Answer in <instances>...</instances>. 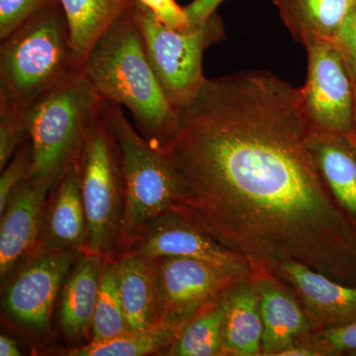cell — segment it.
<instances>
[{"mask_svg":"<svg viewBox=\"0 0 356 356\" xmlns=\"http://www.w3.org/2000/svg\"><path fill=\"white\" fill-rule=\"evenodd\" d=\"M168 145L186 205L229 250L356 287V232L308 145L300 88L264 70L208 79Z\"/></svg>","mask_w":356,"mask_h":356,"instance_id":"obj_1","label":"cell"},{"mask_svg":"<svg viewBox=\"0 0 356 356\" xmlns=\"http://www.w3.org/2000/svg\"><path fill=\"white\" fill-rule=\"evenodd\" d=\"M83 72L103 100L130 112L145 139L168 147L177 132V111L149 63L132 7L97 40Z\"/></svg>","mask_w":356,"mask_h":356,"instance_id":"obj_2","label":"cell"},{"mask_svg":"<svg viewBox=\"0 0 356 356\" xmlns=\"http://www.w3.org/2000/svg\"><path fill=\"white\" fill-rule=\"evenodd\" d=\"M102 114L116 140L125 186L118 257L149 224L186 206L187 191L168 149L154 147L145 139L120 105L103 100Z\"/></svg>","mask_w":356,"mask_h":356,"instance_id":"obj_3","label":"cell"},{"mask_svg":"<svg viewBox=\"0 0 356 356\" xmlns=\"http://www.w3.org/2000/svg\"><path fill=\"white\" fill-rule=\"evenodd\" d=\"M83 70L60 2L1 40L0 102L27 109L44 93Z\"/></svg>","mask_w":356,"mask_h":356,"instance_id":"obj_4","label":"cell"},{"mask_svg":"<svg viewBox=\"0 0 356 356\" xmlns=\"http://www.w3.org/2000/svg\"><path fill=\"white\" fill-rule=\"evenodd\" d=\"M102 104L83 70L24 110L32 146L30 179L53 188L79 159L89 131L102 115Z\"/></svg>","mask_w":356,"mask_h":356,"instance_id":"obj_5","label":"cell"},{"mask_svg":"<svg viewBox=\"0 0 356 356\" xmlns=\"http://www.w3.org/2000/svg\"><path fill=\"white\" fill-rule=\"evenodd\" d=\"M132 14L145 49L166 97L175 109L191 102L206 81L203 55L224 37V23L217 13L185 31L161 22L146 6L133 2Z\"/></svg>","mask_w":356,"mask_h":356,"instance_id":"obj_6","label":"cell"},{"mask_svg":"<svg viewBox=\"0 0 356 356\" xmlns=\"http://www.w3.org/2000/svg\"><path fill=\"white\" fill-rule=\"evenodd\" d=\"M79 165L88 222L86 252L102 257H116L125 209V186L116 140L102 112L84 140Z\"/></svg>","mask_w":356,"mask_h":356,"instance_id":"obj_7","label":"cell"},{"mask_svg":"<svg viewBox=\"0 0 356 356\" xmlns=\"http://www.w3.org/2000/svg\"><path fill=\"white\" fill-rule=\"evenodd\" d=\"M81 252H37L2 281V317L32 339L51 332L54 307L70 268Z\"/></svg>","mask_w":356,"mask_h":356,"instance_id":"obj_8","label":"cell"},{"mask_svg":"<svg viewBox=\"0 0 356 356\" xmlns=\"http://www.w3.org/2000/svg\"><path fill=\"white\" fill-rule=\"evenodd\" d=\"M154 259L161 287V325L179 331L250 273V269L245 273L225 270L191 257Z\"/></svg>","mask_w":356,"mask_h":356,"instance_id":"obj_9","label":"cell"},{"mask_svg":"<svg viewBox=\"0 0 356 356\" xmlns=\"http://www.w3.org/2000/svg\"><path fill=\"white\" fill-rule=\"evenodd\" d=\"M305 48L308 76L300 93L311 128L353 135L355 84L343 56L331 42H315Z\"/></svg>","mask_w":356,"mask_h":356,"instance_id":"obj_10","label":"cell"},{"mask_svg":"<svg viewBox=\"0 0 356 356\" xmlns=\"http://www.w3.org/2000/svg\"><path fill=\"white\" fill-rule=\"evenodd\" d=\"M122 255L191 257L225 270L245 273L250 269L248 259L222 245L187 205L149 224Z\"/></svg>","mask_w":356,"mask_h":356,"instance_id":"obj_11","label":"cell"},{"mask_svg":"<svg viewBox=\"0 0 356 356\" xmlns=\"http://www.w3.org/2000/svg\"><path fill=\"white\" fill-rule=\"evenodd\" d=\"M248 261L264 323L261 356H280L308 341L315 330L294 290L261 262Z\"/></svg>","mask_w":356,"mask_h":356,"instance_id":"obj_12","label":"cell"},{"mask_svg":"<svg viewBox=\"0 0 356 356\" xmlns=\"http://www.w3.org/2000/svg\"><path fill=\"white\" fill-rule=\"evenodd\" d=\"M86 250L88 222L77 159L63 172L47 196L33 252Z\"/></svg>","mask_w":356,"mask_h":356,"instance_id":"obj_13","label":"cell"},{"mask_svg":"<svg viewBox=\"0 0 356 356\" xmlns=\"http://www.w3.org/2000/svg\"><path fill=\"white\" fill-rule=\"evenodd\" d=\"M267 267L296 293L315 332L356 321V287L337 282L296 261Z\"/></svg>","mask_w":356,"mask_h":356,"instance_id":"obj_14","label":"cell"},{"mask_svg":"<svg viewBox=\"0 0 356 356\" xmlns=\"http://www.w3.org/2000/svg\"><path fill=\"white\" fill-rule=\"evenodd\" d=\"M51 187L27 178L0 214V278L6 280L34 252L44 201Z\"/></svg>","mask_w":356,"mask_h":356,"instance_id":"obj_15","label":"cell"},{"mask_svg":"<svg viewBox=\"0 0 356 356\" xmlns=\"http://www.w3.org/2000/svg\"><path fill=\"white\" fill-rule=\"evenodd\" d=\"M308 145L337 208L356 232V139L311 129Z\"/></svg>","mask_w":356,"mask_h":356,"instance_id":"obj_16","label":"cell"},{"mask_svg":"<svg viewBox=\"0 0 356 356\" xmlns=\"http://www.w3.org/2000/svg\"><path fill=\"white\" fill-rule=\"evenodd\" d=\"M102 259L92 252H81L60 289L58 323L60 331L70 343H89L92 337Z\"/></svg>","mask_w":356,"mask_h":356,"instance_id":"obj_17","label":"cell"},{"mask_svg":"<svg viewBox=\"0 0 356 356\" xmlns=\"http://www.w3.org/2000/svg\"><path fill=\"white\" fill-rule=\"evenodd\" d=\"M119 288L129 331L161 325V295L154 257H119Z\"/></svg>","mask_w":356,"mask_h":356,"instance_id":"obj_18","label":"cell"},{"mask_svg":"<svg viewBox=\"0 0 356 356\" xmlns=\"http://www.w3.org/2000/svg\"><path fill=\"white\" fill-rule=\"evenodd\" d=\"M281 20L297 43L332 42L355 10L356 0H273Z\"/></svg>","mask_w":356,"mask_h":356,"instance_id":"obj_19","label":"cell"},{"mask_svg":"<svg viewBox=\"0 0 356 356\" xmlns=\"http://www.w3.org/2000/svg\"><path fill=\"white\" fill-rule=\"evenodd\" d=\"M222 331V356H261L264 323L250 273L228 293Z\"/></svg>","mask_w":356,"mask_h":356,"instance_id":"obj_20","label":"cell"},{"mask_svg":"<svg viewBox=\"0 0 356 356\" xmlns=\"http://www.w3.org/2000/svg\"><path fill=\"white\" fill-rule=\"evenodd\" d=\"M69 25L72 50L84 65L97 40L133 6L132 0H58Z\"/></svg>","mask_w":356,"mask_h":356,"instance_id":"obj_21","label":"cell"},{"mask_svg":"<svg viewBox=\"0 0 356 356\" xmlns=\"http://www.w3.org/2000/svg\"><path fill=\"white\" fill-rule=\"evenodd\" d=\"M228 293L216 303L189 321L180 330L177 339L163 355L222 356V329Z\"/></svg>","mask_w":356,"mask_h":356,"instance_id":"obj_22","label":"cell"},{"mask_svg":"<svg viewBox=\"0 0 356 356\" xmlns=\"http://www.w3.org/2000/svg\"><path fill=\"white\" fill-rule=\"evenodd\" d=\"M179 330L161 325L147 331H129L102 341H89L76 348L58 350L69 356H143L163 355L172 346Z\"/></svg>","mask_w":356,"mask_h":356,"instance_id":"obj_23","label":"cell"},{"mask_svg":"<svg viewBox=\"0 0 356 356\" xmlns=\"http://www.w3.org/2000/svg\"><path fill=\"white\" fill-rule=\"evenodd\" d=\"M127 332L119 288V259L103 257L90 341H105Z\"/></svg>","mask_w":356,"mask_h":356,"instance_id":"obj_24","label":"cell"},{"mask_svg":"<svg viewBox=\"0 0 356 356\" xmlns=\"http://www.w3.org/2000/svg\"><path fill=\"white\" fill-rule=\"evenodd\" d=\"M29 139L25 111L0 102V170H3L14 154Z\"/></svg>","mask_w":356,"mask_h":356,"instance_id":"obj_25","label":"cell"},{"mask_svg":"<svg viewBox=\"0 0 356 356\" xmlns=\"http://www.w3.org/2000/svg\"><path fill=\"white\" fill-rule=\"evenodd\" d=\"M57 3L58 0H0V40Z\"/></svg>","mask_w":356,"mask_h":356,"instance_id":"obj_26","label":"cell"},{"mask_svg":"<svg viewBox=\"0 0 356 356\" xmlns=\"http://www.w3.org/2000/svg\"><path fill=\"white\" fill-rule=\"evenodd\" d=\"M32 166V146L26 140L17 149L13 159L1 170L0 177V214L6 209L11 194L24 180L30 177Z\"/></svg>","mask_w":356,"mask_h":356,"instance_id":"obj_27","label":"cell"},{"mask_svg":"<svg viewBox=\"0 0 356 356\" xmlns=\"http://www.w3.org/2000/svg\"><path fill=\"white\" fill-rule=\"evenodd\" d=\"M307 341L317 348L321 356L348 355L356 350V321L315 332Z\"/></svg>","mask_w":356,"mask_h":356,"instance_id":"obj_28","label":"cell"},{"mask_svg":"<svg viewBox=\"0 0 356 356\" xmlns=\"http://www.w3.org/2000/svg\"><path fill=\"white\" fill-rule=\"evenodd\" d=\"M139 2L154 14L163 24L172 29L185 31L192 27L184 7L178 6L175 0H132Z\"/></svg>","mask_w":356,"mask_h":356,"instance_id":"obj_29","label":"cell"},{"mask_svg":"<svg viewBox=\"0 0 356 356\" xmlns=\"http://www.w3.org/2000/svg\"><path fill=\"white\" fill-rule=\"evenodd\" d=\"M343 56L353 84L356 83V7L332 42Z\"/></svg>","mask_w":356,"mask_h":356,"instance_id":"obj_30","label":"cell"},{"mask_svg":"<svg viewBox=\"0 0 356 356\" xmlns=\"http://www.w3.org/2000/svg\"><path fill=\"white\" fill-rule=\"evenodd\" d=\"M224 0H193L184 7L187 17L191 26H198L206 22L213 14L216 13L218 7Z\"/></svg>","mask_w":356,"mask_h":356,"instance_id":"obj_31","label":"cell"},{"mask_svg":"<svg viewBox=\"0 0 356 356\" xmlns=\"http://www.w3.org/2000/svg\"><path fill=\"white\" fill-rule=\"evenodd\" d=\"M0 355L19 356L22 355L19 346L14 339L1 334L0 336Z\"/></svg>","mask_w":356,"mask_h":356,"instance_id":"obj_32","label":"cell"},{"mask_svg":"<svg viewBox=\"0 0 356 356\" xmlns=\"http://www.w3.org/2000/svg\"><path fill=\"white\" fill-rule=\"evenodd\" d=\"M353 136L356 139V83L355 84V110H353Z\"/></svg>","mask_w":356,"mask_h":356,"instance_id":"obj_33","label":"cell"},{"mask_svg":"<svg viewBox=\"0 0 356 356\" xmlns=\"http://www.w3.org/2000/svg\"><path fill=\"white\" fill-rule=\"evenodd\" d=\"M348 356H356V350L353 351V353H350Z\"/></svg>","mask_w":356,"mask_h":356,"instance_id":"obj_34","label":"cell"}]
</instances>
